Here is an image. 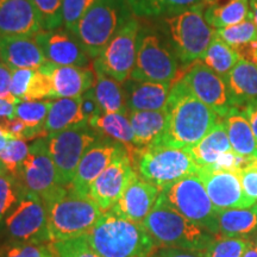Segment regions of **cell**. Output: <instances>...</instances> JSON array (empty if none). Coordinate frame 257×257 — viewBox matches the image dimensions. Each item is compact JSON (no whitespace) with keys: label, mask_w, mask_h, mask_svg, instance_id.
I'll return each instance as SVG.
<instances>
[{"label":"cell","mask_w":257,"mask_h":257,"mask_svg":"<svg viewBox=\"0 0 257 257\" xmlns=\"http://www.w3.org/2000/svg\"><path fill=\"white\" fill-rule=\"evenodd\" d=\"M167 125L156 146L191 148L219 121V115L191 92L181 79L170 88L166 106Z\"/></svg>","instance_id":"cell-1"},{"label":"cell","mask_w":257,"mask_h":257,"mask_svg":"<svg viewBox=\"0 0 257 257\" xmlns=\"http://www.w3.org/2000/svg\"><path fill=\"white\" fill-rule=\"evenodd\" d=\"M42 200L51 243L85 236L104 213L91 197L80 194L72 186H57Z\"/></svg>","instance_id":"cell-2"},{"label":"cell","mask_w":257,"mask_h":257,"mask_svg":"<svg viewBox=\"0 0 257 257\" xmlns=\"http://www.w3.org/2000/svg\"><path fill=\"white\" fill-rule=\"evenodd\" d=\"M101 257H152L157 246L143 224L134 223L108 210L83 236Z\"/></svg>","instance_id":"cell-3"},{"label":"cell","mask_w":257,"mask_h":257,"mask_svg":"<svg viewBox=\"0 0 257 257\" xmlns=\"http://www.w3.org/2000/svg\"><path fill=\"white\" fill-rule=\"evenodd\" d=\"M142 224L157 249H185L204 252L217 237L173 210L160 195Z\"/></svg>","instance_id":"cell-4"},{"label":"cell","mask_w":257,"mask_h":257,"mask_svg":"<svg viewBox=\"0 0 257 257\" xmlns=\"http://www.w3.org/2000/svg\"><path fill=\"white\" fill-rule=\"evenodd\" d=\"M137 174L160 189L186 176L197 174L199 167L185 148L152 146L128 150Z\"/></svg>","instance_id":"cell-5"},{"label":"cell","mask_w":257,"mask_h":257,"mask_svg":"<svg viewBox=\"0 0 257 257\" xmlns=\"http://www.w3.org/2000/svg\"><path fill=\"white\" fill-rule=\"evenodd\" d=\"M127 0H96L74 35L91 59H96L115 34L133 18Z\"/></svg>","instance_id":"cell-6"},{"label":"cell","mask_w":257,"mask_h":257,"mask_svg":"<svg viewBox=\"0 0 257 257\" xmlns=\"http://www.w3.org/2000/svg\"><path fill=\"white\" fill-rule=\"evenodd\" d=\"M205 3L165 18L170 46L175 55L184 64L201 60L210 46L216 30L205 19Z\"/></svg>","instance_id":"cell-7"},{"label":"cell","mask_w":257,"mask_h":257,"mask_svg":"<svg viewBox=\"0 0 257 257\" xmlns=\"http://www.w3.org/2000/svg\"><path fill=\"white\" fill-rule=\"evenodd\" d=\"M160 197L173 210L218 236V210L213 206L206 189L197 174H192L161 189Z\"/></svg>","instance_id":"cell-8"},{"label":"cell","mask_w":257,"mask_h":257,"mask_svg":"<svg viewBox=\"0 0 257 257\" xmlns=\"http://www.w3.org/2000/svg\"><path fill=\"white\" fill-rule=\"evenodd\" d=\"M178 73L179 59L173 48L157 32L141 28L136 61L130 79L173 85L179 80Z\"/></svg>","instance_id":"cell-9"},{"label":"cell","mask_w":257,"mask_h":257,"mask_svg":"<svg viewBox=\"0 0 257 257\" xmlns=\"http://www.w3.org/2000/svg\"><path fill=\"white\" fill-rule=\"evenodd\" d=\"M4 231L9 240L30 244H50L48 216L41 197L23 192L18 204L6 214Z\"/></svg>","instance_id":"cell-10"},{"label":"cell","mask_w":257,"mask_h":257,"mask_svg":"<svg viewBox=\"0 0 257 257\" xmlns=\"http://www.w3.org/2000/svg\"><path fill=\"white\" fill-rule=\"evenodd\" d=\"M100 137L89 126L48 135V150L55 165L59 186L72 185L83 154Z\"/></svg>","instance_id":"cell-11"},{"label":"cell","mask_w":257,"mask_h":257,"mask_svg":"<svg viewBox=\"0 0 257 257\" xmlns=\"http://www.w3.org/2000/svg\"><path fill=\"white\" fill-rule=\"evenodd\" d=\"M141 24L131 18L108 42L101 54L93 61V68L124 83L130 79L137 54V41Z\"/></svg>","instance_id":"cell-12"},{"label":"cell","mask_w":257,"mask_h":257,"mask_svg":"<svg viewBox=\"0 0 257 257\" xmlns=\"http://www.w3.org/2000/svg\"><path fill=\"white\" fill-rule=\"evenodd\" d=\"M138 176L126 147L115 155L89 188L88 195L102 212L111 210Z\"/></svg>","instance_id":"cell-13"},{"label":"cell","mask_w":257,"mask_h":257,"mask_svg":"<svg viewBox=\"0 0 257 257\" xmlns=\"http://www.w3.org/2000/svg\"><path fill=\"white\" fill-rule=\"evenodd\" d=\"M181 80L199 100L212 108L220 118L236 107L226 79L214 73L202 61L193 63Z\"/></svg>","instance_id":"cell-14"},{"label":"cell","mask_w":257,"mask_h":257,"mask_svg":"<svg viewBox=\"0 0 257 257\" xmlns=\"http://www.w3.org/2000/svg\"><path fill=\"white\" fill-rule=\"evenodd\" d=\"M17 181L23 191L35 193L41 199L59 186L55 165L48 150L47 137L35 140L31 144Z\"/></svg>","instance_id":"cell-15"},{"label":"cell","mask_w":257,"mask_h":257,"mask_svg":"<svg viewBox=\"0 0 257 257\" xmlns=\"http://www.w3.org/2000/svg\"><path fill=\"white\" fill-rule=\"evenodd\" d=\"M197 175L201 180L213 206L218 211L244 208L255 205L246 197L237 173L216 167H200Z\"/></svg>","instance_id":"cell-16"},{"label":"cell","mask_w":257,"mask_h":257,"mask_svg":"<svg viewBox=\"0 0 257 257\" xmlns=\"http://www.w3.org/2000/svg\"><path fill=\"white\" fill-rule=\"evenodd\" d=\"M35 40L46 59L57 66H92L91 57L83 50L75 35L67 29L41 30L35 35Z\"/></svg>","instance_id":"cell-17"},{"label":"cell","mask_w":257,"mask_h":257,"mask_svg":"<svg viewBox=\"0 0 257 257\" xmlns=\"http://www.w3.org/2000/svg\"><path fill=\"white\" fill-rule=\"evenodd\" d=\"M123 147L125 146L121 143L101 136L83 154L70 186L80 194L88 195L93 182L107 168Z\"/></svg>","instance_id":"cell-18"},{"label":"cell","mask_w":257,"mask_h":257,"mask_svg":"<svg viewBox=\"0 0 257 257\" xmlns=\"http://www.w3.org/2000/svg\"><path fill=\"white\" fill-rule=\"evenodd\" d=\"M51 76L56 99L79 98L95 85V72L92 66H57L47 61L38 68Z\"/></svg>","instance_id":"cell-19"},{"label":"cell","mask_w":257,"mask_h":257,"mask_svg":"<svg viewBox=\"0 0 257 257\" xmlns=\"http://www.w3.org/2000/svg\"><path fill=\"white\" fill-rule=\"evenodd\" d=\"M41 30L32 0H0V36H35Z\"/></svg>","instance_id":"cell-20"},{"label":"cell","mask_w":257,"mask_h":257,"mask_svg":"<svg viewBox=\"0 0 257 257\" xmlns=\"http://www.w3.org/2000/svg\"><path fill=\"white\" fill-rule=\"evenodd\" d=\"M160 193L161 189L159 187L138 175L111 211L125 219L142 224L153 210Z\"/></svg>","instance_id":"cell-21"},{"label":"cell","mask_w":257,"mask_h":257,"mask_svg":"<svg viewBox=\"0 0 257 257\" xmlns=\"http://www.w3.org/2000/svg\"><path fill=\"white\" fill-rule=\"evenodd\" d=\"M0 60L12 70L38 69L48 61L35 36H0Z\"/></svg>","instance_id":"cell-22"},{"label":"cell","mask_w":257,"mask_h":257,"mask_svg":"<svg viewBox=\"0 0 257 257\" xmlns=\"http://www.w3.org/2000/svg\"><path fill=\"white\" fill-rule=\"evenodd\" d=\"M128 111L166 110L172 83L127 79L123 85Z\"/></svg>","instance_id":"cell-23"},{"label":"cell","mask_w":257,"mask_h":257,"mask_svg":"<svg viewBox=\"0 0 257 257\" xmlns=\"http://www.w3.org/2000/svg\"><path fill=\"white\" fill-rule=\"evenodd\" d=\"M86 126H88V121L81 107V96L60 98L51 102L44 123L48 135Z\"/></svg>","instance_id":"cell-24"},{"label":"cell","mask_w":257,"mask_h":257,"mask_svg":"<svg viewBox=\"0 0 257 257\" xmlns=\"http://www.w3.org/2000/svg\"><path fill=\"white\" fill-rule=\"evenodd\" d=\"M223 123L226 128L232 152L245 159H256L257 141L243 108H231L229 113L223 118Z\"/></svg>","instance_id":"cell-25"},{"label":"cell","mask_w":257,"mask_h":257,"mask_svg":"<svg viewBox=\"0 0 257 257\" xmlns=\"http://www.w3.org/2000/svg\"><path fill=\"white\" fill-rule=\"evenodd\" d=\"M234 106L257 104V64L239 59L226 76Z\"/></svg>","instance_id":"cell-26"},{"label":"cell","mask_w":257,"mask_h":257,"mask_svg":"<svg viewBox=\"0 0 257 257\" xmlns=\"http://www.w3.org/2000/svg\"><path fill=\"white\" fill-rule=\"evenodd\" d=\"M128 119L135 134L136 148L143 149L160 142L167 125V112L128 111Z\"/></svg>","instance_id":"cell-27"},{"label":"cell","mask_w":257,"mask_h":257,"mask_svg":"<svg viewBox=\"0 0 257 257\" xmlns=\"http://www.w3.org/2000/svg\"><path fill=\"white\" fill-rule=\"evenodd\" d=\"M187 150L199 167L216 165L224 154L232 152L223 120L218 121L200 142Z\"/></svg>","instance_id":"cell-28"},{"label":"cell","mask_w":257,"mask_h":257,"mask_svg":"<svg viewBox=\"0 0 257 257\" xmlns=\"http://www.w3.org/2000/svg\"><path fill=\"white\" fill-rule=\"evenodd\" d=\"M218 236L248 238L257 232V204L250 207L218 211Z\"/></svg>","instance_id":"cell-29"},{"label":"cell","mask_w":257,"mask_h":257,"mask_svg":"<svg viewBox=\"0 0 257 257\" xmlns=\"http://www.w3.org/2000/svg\"><path fill=\"white\" fill-rule=\"evenodd\" d=\"M205 19L212 28L238 24L251 17L249 0H214L206 5Z\"/></svg>","instance_id":"cell-30"},{"label":"cell","mask_w":257,"mask_h":257,"mask_svg":"<svg viewBox=\"0 0 257 257\" xmlns=\"http://www.w3.org/2000/svg\"><path fill=\"white\" fill-rule=\"evenodd\" d=\"M88 126L100 136L121 143L128 150L136 148L135 134L128 115L124 113H101L88 120Z\"/></svg>","instance_id":"cell-31"},{"label":"cell","mask_w":257,"mask_h":257,"mask_svg":"<svg viewBox=\"0 0 257 257\" xmlns=\"http://www.w3.org/2000/svg\"><path fill=\"white\" fill-rule=\"evenodd\" d=\"M95 85L94 93L99 105L104 113H124L127 114L128 110L125 100V92L123 85L114 79L105 75L100 70L94 69Z\"/></svg>","instance_id":"cell-32"},{"label":"cell","mask_w":257,"mask_h":257,"mask_svg":"<svg viewBox=\"0 0 257 257\" xmlns=\"http://www.w3.org/2000/svg\"><path fill=\"white\" fill-rule=\"evenodd\" d=\"M127 3L137 17L166 18L200 4L202 0H127Z\"/></svg>","instance_id":"cell-33"},{"label":"cell","mask_w":257,"mask_h":257,"mask_svg":"<svg viewBox=\"0 0 257 257\" xmlns=\"http://www.w3.org/2000/svg\"><path fill=\"white\" fill-rule=\"evenodd\" d=\"M239 59L238 53L214 34V37L212 38L210 46L202 55L201 61L214 73L226 79Z\"/></svg>","instance_id":"cell-34"},{"label":"cell","mask_w":257,"mask_h":257,"mask_svg":"<svg viewBox=\"0 0 257 257\" xmlns=\"http://www.w3.org/2000/svg\"><path fill=\"white\" fill-rule=\"evenodd\" d=\"M50 100H36V101H19L16 105L15 115L22 119L29 127L34 128L43 135L48 136L44 123H46L48 112L51 106Z\"/></svg>","instance_id":"cell-35"},{"label":"cell","mask_w":257,"mask_h":257,"mask_svg":"<svg viewBox=\"0 0 257 257\" xmlns=\"http://www.w3.org/2000/svg\"><path fill=\"white\" fill-rule=\"evenodd\" d=\"M216 35L227 46L237 50L253 41H257V27L250 17L238 24L217 29Z\"/></svg>","instance_id":"cell-36"},{"label":"cell","mask_w":257,"mask_h":257,"mask_svg":"<svg viewBox=\"0 0 257 257\" xmlns=\"http://www.w3.org/2000/svg\"><path fill=\"white\" fill-rule=\"evenodd\" d=\"M23 192V188L15 176L0 165V224L6 214L18 204Z\"/></svg>","instance_id":"cell-37"},{"label":"cell","mask_w":257,"mask_h":257,"mask_svg":"<svg viewBox=\"0 0 257 257\" xmlns=\"http://www.w3.org/2000/svg\"><path fill=\"white\" fill-rule=\"evenodd\" d=\"M27 141L23 140H10L4 149L0 152V165L8 170L11 175L17 180L21 173L22 166L29 155Z\"/></svg>","instance_id":"cell-38"},{"label":"cell","mask_w":257,"mask_h":257,"mask_svg":"<svg viewBox=\"0 0 257 257\" xmlns=\"http://www.w3.org/2000/svg\"><path fill=\"white\" fill-rule=\"evenodd\" d=\"M250 243L249 238L217 236L204 251L205 257H243Z\"/></svg>","instance_id":"cell-39"},{"label":"cell","mask_w":257,"mask_h":257,"mask_svg":"<svg viewBox=\"0 0 257 257\" xmlns=\"http://www.w3.org/2000/svg\"><path fill=\"white\" fill-rule=\"evenodd\" d=\"M43 30H55L63 25L62 0H32Z\"/></svg>","instance_id":"cell-40"},{"label":"cell","mask_w":257,"mask_h":257,"mask_svg":"<svg viewBox=\"0 0 257 257\" xmlns=\"http://www.w3.org/2000/svg\"><path fill=\"white\" fill-rule=\"evenodd\" d=\"M0 257H55L50 244H30L9 240L0 246Z\"/></svg>","instance_id":"cell-41"},{"label":"cell","mask_w":257,"mask_h":257,"mask_svg":"<svg viewBox=\"0 0 257 257\" xmlns=\"http://www.w3.org/2000/svg\"><path fill=\"white\" fill-rule=\"evenodd\" d=\"M55 257H101L96 253L83 236L63 242L50 243Z\"/></svg>","instance_id":"cell-42"},{"label":"cell","mask_w":257,"mask_h":257,"mask_svg":"<svg viewBox=\"0 0 257 257\" xmlns=\"http://www.w3.org/2000/svg\"><path fill=\"white\" fill-rule=\"evenodd\" d=\"M44 99H56L53 80L48 73L42 72L40 69H35L24 100L36 101L44 100Z\"/></svg>","instance_id":"cell-43"},{"label":"cell","mask_w":257,"mask_h":257,"mask_svg":"<svg viewBox=\"0 0 257 257\" xmlns=\"http://www.w3.org/2000/svg\"><path fill=\"white\" fill-rule=\"evenodd\" d=\"M96 0H62L64 29L74 34L79 21L92 8Z\"/></svg>","instance_id":"cell-44"},{"label":"cell","mask_w":257,"mask_h":257,"mask_svg":"<svg viewBox=\"0 0 257 257\" xmlns=\"http://www.w3.org/2000/svg\"><path fill=\"white\" fill-rule=\"evenodd\" d=\"M35 69H16L12 70L11 79V93L19 101H23L25 94L30 85L31 78L34 75Z\"/></svg>","instance_id":"cell-45"},{"label":"cell","mask_w":257,"mask_h":257,"mask_svg":"<svg viewBox=\"0 0 257 257\" xmlns=\"http://www.w3.org/2000/svg\"><path fill=\"white\" fill-rule=\"evenodd\" d=\"M252 162V161H251ZM238 176L242 184V188L245 195L250 200L257 202V169L251 163L246 166L245 168H242L238 172Z\"/></svg>","instance_id":"cell-46"},{"label":"cell","mask_w":257,"mask_h":257,"mask_svg":"<svg viewBox=\"0 0 257 257\" xmlns=\"http://www.w3.org/2000/svg\"><path fill=\"white\" fill-rule=\"evenodd\" d=\"M12 69L4 62H0V99L8 100L11 104L17 105L19 100L16 99L11 93Z\"/></svg>","instance_id":"cell-47"},{"label":"cell","mask_w":257,"mask_h":257,"mask_svg":"<svg viewBox=\"0 0 257 257\" xmlns=\"http://www.w3.org/2000/svg\"><path fill=\"white\" fill-rule=\"evenodd\" d=\"M81 107L83 113H85L87 121L93 119V118L98 117L101 113H104L101 110L100 105H99L98 99H96L94 88L88 89L87 92L83 93L81 95Z\"/></svg>","instance_id":"cell-48"},{"label":"cell","mask_w":257,"mask_h":257,"mask_svg":"<svg viewBox=\"0 0 257 257\" xmlns=\"http://www.w3.org/2000/svg\"><path fill=\"white\" fill-rule=\"evenodd\" d=\"M152 257H205L204 252L185 249H157Z\"/></svg>","instance_id":"cell-49"},{"label":"cell","mask_w":257,"mask_h":257,"mask_svg":"<svg viewBox=\"0 0 257 257\" xmlns=\"http://www.w3.org/2000/svg\"><path fill=\"white\" fill-rule=\"evenodd\" d=\"M244 113L248 118L250 125H251L252 133L255 135L257 141V104H249L243 107Z\"/></svg>","instance_id":"cell-50"},{"label":"cell","mask_w":257,"mask_h":257,"mask_svg":"<svg viewBox=\"0 0 257 257\" xmlns=\"http://www.w3.org/2000/svg\"><path fill=\"white\" fill-rule=\"evenodd\" d=\"M16 111V105L11 104L8 100L0 99V118H14Z\"/></svg>","instance_id":"cell-51"},{"label":"cell","mask_w":257,"mask_h":257,"mask_svg":"<svg viewBox=\"0 0 257 257\" xmlns=\"http://www.w3.org/2000/svg\"><path fill=\"white\" fill-rule=\"evenodd\" d=\"M243 257H257V249L255 246V243H253V240L250 239L249 246L248 249L245 250V252H244Z\"/></svg>","instance_id":"cell-52"},{"label":"cell","mask_w":257,"mask_h":257,"mask_svg":"<svg viewBox=\"0 0 257 257\" xmlns=\"http://www.w3.org/2000/svg\"><path fill=\"white\" fill-rule=\"evenodd\" d=\"M10 140H12V138L10 137L9 135L6 134L4 130H3L2 126H0V152H2V150L4 149L5 146H6V144H8V142H9Z\"/></svg>","instance_id":"cell-53"},{"label":"cell","mask_w":257,"mask_h":257,"mask_svg":"<svg viewBox=\"0 0 257 257\" xmlns=\"http://www.w3.org/2000/svg\"><path fill=\"white\" fill-rule=\"evenodd\" d=\"M250 11H251V19L257 27V0H250Z\"/></svg>","instance_id":"cell-54"},{"label":"cell","mask_w":257,"mask_h":257,"mask_svg":"<svg viewBox=\"0 0 257 257\" xmlns=\"http://www.w3.org/2000/svg\"><path fill=\"white\" fill-rule=\"evenodd\" d=\"M251 165L253 166V167H255V168L257 169V160L256 159H253L252 160V162H251Z\"/></svg>","instance_id":"cell-55"},{"label":"cell","mask_w":257,"mask_h":257,"mask_svg":"<svg viewBox=\"0 0 257 257\" xmlns=\"http://www.w3.org/2000/svg\"><path fill=\"white\" fill-rule=\"evenodd\" d=\"M253 243H255V246H256V249H257V237H256V240H253Z\"/></svg>","instance_id":"cell-56"},{"label":"cell","mask_w":257,"mask_h":257,"mask_svg":"<svg viewBox=\"0 0 257 257\" xmlns=\"http://www.w3.org/2000/svg\"><path fill=\"white\" fill-rule=\"evenodd\" d=\"M206 2H208V3H212V2H214V0H206Z\"/></svg>","instance_id":"cell-57"},{"label":"cell","mask_w":257,"mask_h":257,"mask_svg":"<svg viewBox=\"0 0 257 257\" xmlns=\"http://www.w3.org/2000/svg\"><path fill=\"white\" fill-rule=\"evenodd\" d=\"M256 64H257V59H256Z\"/></svg>","instance_id":"cell-58"},{"label":"cell","mask_w":257,"mask_h":257,"mask_svg":"<svg viewBox=\"0 0 257 257\" xmlns=\"http://www.w3.org/2000/svg\"><path fill=\"white\" fill-rule=\"evenodd\" d=\"M256 160H257V157H256Z\"/></svg>","instance_id":"cell-59"},{"label":"cell","mask_w":257,"mask_h":257,"mask_svg":"<svg viewBox=\"0 0 257 257\" xmlns=\"http://www.w3.org/2000/svg\"><path fill=\"white\" fill-rule=\"evenodd\" d=\"M256 204H257V202H256Z\"/></svg>","instance_id":"cell-60"}]
</instances>
